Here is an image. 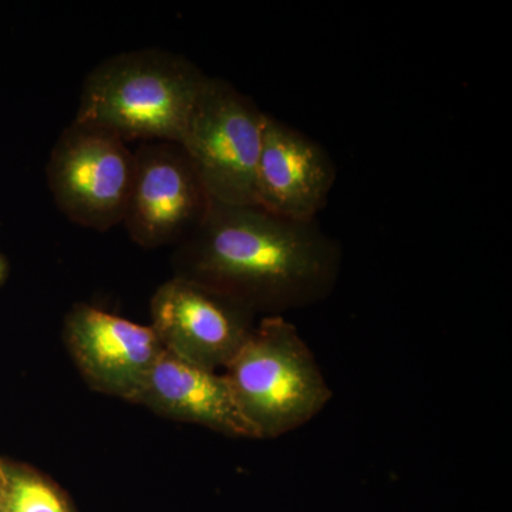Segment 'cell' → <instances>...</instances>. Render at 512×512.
<instances>
[{
	"label": "cell",
	"mask_w": 512,
	"mask_h": 512,
	"mask_svg": "<svg viewBox=\"0 0 512 512\" xmlns=\"http://www.w3.org/2000/svg\"><path fill=\"white\" fill-rule=\"evenodd\" d=\"M224 376L258 440L305 426L333 397L311 348L285 316H262Z\"/></svg>",
	"instance_id": "obj_3"
},
{
	"label": "cell",
	"mask_w": 512,
	"mask_h": 512,
	"mask_svg": "<svg viewBox=\"0 0 512 512\" xmlns=\"http://www.w3.org/2000/svg\"><path fill=\"white\" fill-rule=\"evenodd\" d=\"M336 175L332 157L318 141L266 114L256 165V207L286 220L316 221Z\"/></svg>",
	"instance_id": "obj_9"
},
{
	"label": "cell",
	"mask_w": 512,
	"mask_h": 512,
	"mask_svg": "<svg viewBox=\"0 0 512 512\" xmlns=\"http://www.w3.org/2000/svg\"><path fill=\"white\" fill-rule=\"evenodd\" d=\"M150 312L165 352L214 372L232 362L256 323L247 306L177 275L154 292Z\"/></svg>",
	"instance_id": "obj_6"
},
{
	"label": "cell",
	"mask_w": 512,
	"mask_h": 512,
	"mask_svg": "<svg viewBox=\"0 0 512 512\" xmlns=\"http://www.w3.org/2000/svg\"><path fill=\"white\" fill-rule=\"evenodd\" d=\"M133 404L165 419L197 424L234 439H256L224 373L164 352L134 396Z\"/></svg>",
	"instance_id": "obj_10"
},
{
	"label": "cell",
	"mask_w": 512,
	"mask_h": 512,
	"mask_svg": "<svg viewBox=\"0 0 512 512\" xmlns=\"http://www.w3.org/2000/svg\"><path fill=\"white\" fill-rule=\"evenodd\" d=\"M9 262L5 255L0 254V286L5 284L9 276Z\"/></svg>",
	"instance_id": "obj_12"
},
{
	"label": "cell",
	"mask_w": 512,
	"mask_h": 512,
	"mask_svg": "<svg viewBox=\"0 0 512 512\" xmlns=\"http://www.w3.org/2000/svg\"><path fill=\"white\" fill-rule=\"evenodd\" d=\"M134 168V151L127 143L73 120L52 148L47 185L57 208L70 221L106 232L123 224Z\"/></svg>",
	"instance_id": "obj_5"
},
{
	"label": "cell",
	"mask_w": 512,
	"mask_h": 512,
	"mask_svg": "<svg viewBox=\"0 0 512 512\" xmlns=\"http://www.w3.org/2000/svg\"><path fill=\"white\" fill-rule=\"evenodd\" d=\"M208 74L187 57L138 49L87 74L74 121L130 141L180 143Z\"/></svg>",
	"instance_id": "obj_2"
},
{
	"label": "cell",
	"mask_w": 512,
	"mask_h": 512,
	"mask_svg": "<svg viewBox=\"0 0 512 512\" xmlns=\"http://www.w3.org/2000/svg\"><path fill=\"white\" fill-rule=\"evenodd\" d=\"M63 338L93 390L130 403L164 352L151 326L86 303H77L67 313Z\"/></svg>",
	"instance_id": "obj_8"
},
{
	"label": "cell",
	"mask_w": 512,
	"mask_h": 512,
	"mask_svg": "<svg viewBox=\"0 0 512 512\" xmlns=\"http://www.w3.org/2000/svg\"><path fill=\"white\" fill-rule=\"evenodd\" d=\"M266 114L227 80H205L178 144L211 201L255 205Z\"/></svg>",
	"instance_id": "obj_4"
},
{
	"label": "cell",
	"mask_w": 512,
	"mask_h": 512,
	"mask_svg": "<svg viewBox=\"0 0 512 512\" xmlns=\"http://www.w3.org/2000/svg\"><path fill=\"white\" fill-rule=\"evenodd\" d=\"M0 512H2V507H0Z\"/></svg>",
	"instance_id": "obj_13"
},
{
	"label": "cell",
	"mask_w": 512,
	"mask_h": 512,
	"mask_svg": "<svg viewBox=\"0 0 512 512\" xmlns=\"http://www.w3.org/2000/svg\"><path fill=\"white\" fill-rule=\"evenodd\" d=\"M342 262L339 242L316 221L215 201L173 255L174 275L224 293L256 316H284L325 301Z\"/></svg>",
	"instance_id": "obj_1"
},
{
	"label": "cell",
	"mask_w": 512,
	"mask_h": 512,
	"mask_svg": "<svg viewBox=\"0 0 512 512\" xmlns=\"http://www.w3.org/2000/svg\"><path fill=\"white\" fill-rule=\"evenodd\" d=\"M133 187L123 225L138 247L180 244L211 204L183 147L146 141L134 151Z\"/></svg>",
	"instance_id": "obj_7"
},
{
	"label": "cell",
	"mask_w": 512,
	"mask_h": 512,
	"mask_svg": "<svg viewBox=\"0 0 512 512\" xmlns=\"http://www.w3.org/2000/svg\"><path fill=\"white\" fill-rule=\"evenodd\" d=\"M2 512H76L62 488L28 464L0 458Z\"/></svg>",
	"instance_id": "obj_11"
}]
</instances>
